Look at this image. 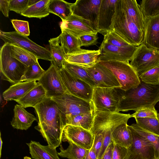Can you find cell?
Listing matches in <instances>:
<instances>
[{"label":"cell","mask_w":159,"mask_h":159,"mask_svg":"<svg viewBox=\"0 0 159 159\" xmlns=\"http://www.w3.org/2000/svg\"><path fill=\"white\" fill-rule=\"evenodd\" d=\"M68 143L69 145L66 149L63 148L61 144L60 145V151L57 152L58 156L68 159H82L89 150L83 148L73 143Z\"/></svg>","instance_id":"33"},{"label":"cell","mask_w":159,"mask_h":159,"mask_svg":"<svg viewBox=\"0 0 159 159\" xmlns=\"http://www.w3.org/2000/svg\"><path fill=\"white\" fill-rule=\"evenodd\" d=\"M112 30L131 45L138 46L143 42L144 34L125 11L122 0H117Z\"/></svg>","instance_id":"3"},{"label":"cell","mask_w":159,"mask_h":159,"mask_svg":"<svg viewBox=\"0 0 159 159\" xmlns=\"http://www.w3.org/2000/svg\"><path fill=\"white\" fill-rule=\"evenodd\" d=\"M140 80L149 84H159V66L145 72L139 76Z\"/></svg>","instance_id":"40"},{"label":"cell","mask_w":159,"mask_h":159,"mask_svg":"<svg viewBox=\"0 0 159 159\" xmlns=\"http://www.w3.org/2000/svg\"><path fill=\"white\" fill-rule=\"evenodd\" d=\"M29 148L30 153L34 159H60L56 148L49 145L43 146L39 142L31 141L26 143Z\"/></svg>","instance_id":"25"},{"label":"cell","mask_w":159,"mask_h":159,"mask_svg":"<svg viewBox=\"0 0 159 159\" xmlns=\"http://www.w3.org/2000/svg\"><path fill=\"white\" fill-rule=\"evenodd\" d=\"M51 98L58 105L64 120L66 115L75 116L94 111L92 102L68 93H65L60 96Z\"/></svg>","instance_id":"7"},{"label":"cell","mask_w":159,"mask_h":159,"mask_svg":"<svg viewBox=\"0 0 159 159\" xmlns=\"http://www.w3.org/2000/svg\"><path fill=\"white\" fill-rule=\"evenodd\" d=\"M117 0H102L97 20V31L104 35L112 30L113 19Z\"/></svg>","instance_id":"18"},{"label":"cell","mask_w":159,"mask_h":159,"mask_svg":"<svg viewBox=\"0 0 159 159\" xmlns=\"http://www.w3.org/2000/svg\"><path fill=\"white\" fill-rule=\"evenodd\" d=\"M0 10L5 16L8 17L10 9L9 0H0Z\"/></svg>","instance_id":"47"},{"label":"cell","mask_w":159,"mask_h":159,"mask_svg":"<svg viewBox=\"0 0 159 159\" xmlns=\"http://www.w3.org/2000/svg\"><path fill=\"white\" fill-rule=\"evenodd\" d=\"M128 127L132 136V143L127 148L125 159H157L153 145L145 137L140 135L130 125Z\"/></svg>","instance_id":"11"},{"label":"cell","mask_w":159,"mask_h":159,"mask_svg":"<svg viewBox=\"0 0 159 159\" xmlns=\"http://www.w3.org/2000/svg\"><path fill=\"white\" fill-rule=\"evenodd\" d=\"M60 71L68 93L92 102L93 88L73 76L63 67L60 69Z\"/></svg>","instance_id":"12"},{"label":"cell","mask_w":159,"mask_h":159,"mask_svg":"<svg viewBox=\"0 0 159 159\" xmlns=\"http://www.w3.org/2000/svg\"><path fill=\"white\" fill-rule=\"evenodd\" d=\"M136 124L143 129L159 136V117L135 118Z\"/></svg>","instance_id":"35"},{"label":"cell","mask_w":159,"mask_h":159,"mask_svg":"<svg viewBox=\"0 0 159 159\" xmlns=\"http://www.w3.org/2000/svg\"><path fill=\"white\" fill-rule=\"evenodd\" d=\"M138 48L133 45L126 48L117 47L103 40L99 49V61H115L129 62Z\"/></svg>","instance_id":"13"},{"label":"cell","mask_w":159,"mask_h":159,"mask_svg":"<svg viewBox=\"0 0 159 159\" xmlns=\"http://www.w3.org/2000/svg\"><path fill=\"white\" fill-rule=\"evenodd\" d=\"M103 36V41L114 46L126 48L132 45L124 40L113 30L110 31Z\"/></svg>","instance_id":"39"},{"label":"cell","mask_w":159,"mask_h":159,"mask_svg":"<svg viewBox=\"0 0 159 159\" xmlns=\"http://www.w3.org/2000/svg\"><path fill=\"white\" fill-rule=\"evenodd\" d=\"M61 30V33L58 36L65 54H72L80 50L81 46L79 39L65 30Z\"/></svg>","instance_id":"28"},{"label":"cell","mask_w":159,"mask_h":159,"mask_svg":"<svg viewBox=\"0 0 159 159\" xmlns=\"http://www.w3.org/2000/svg\"><path fill=\"white\" fill-rule=\"evenodd\" d=\"M25 108L20 104H16L14 109V116L11 124L12 127L18 129L26 130L33 122L37 120V118L27 112Z\"/></svg>","instance_id":"21"},{"label":"cell","mask_w":159,"mask_h":159,"mask_svg":"<svg viewBox=\"0 0 159 159\" xmlns=\"http://www.w3.org/2000/svg\"><path fill=\"white\" fill-rule=\"evenodd\" d=\"M135 131L145 137L153 145L157 159H159V136L148 131L139 126L136 123L130 125Z\"/></svg>","instance_id":"38"},{"label":"cell","mask_w":159,"mask_h":159,"mask_svg":"<svg viewBox=\"0 0 159 159\" xmlns=\"http://www.w3.org/2000/svg\"><path fill=\"white\" fill-rule=\"evenodd\" d=\"M50 0H41L27 7L20 14L29 18L41 19L48 16L50 13L48 4Z\"/></svg>","instance_id":"30"},{"label":"cell","mask_w":159,"mask_h":159,"mask_svg":"<svg viewBox=\"0 0 159 159\" xmlns=\"http://www.w3.org/2000/svg\"><path fill=\"white\" fill-rule=\"evenodd\" d=\"M73 4L63 0H50L48 9L50 13L59 16L64 21L72 14Z\"/></svg>","instance_id":"29"},{"label":"cell","mask_w":159,"mask_h":159,"mask_svg":"<svg viewBox=\"0 0 159 159\" xmlns=\"http://www.w3.org/2000/svg\"><path fill=\"white\" fill-rule=\"evenodd\" d=\"M102 1L77 0L72 6V14L91 22L97 31L98 18Z\"/></svg>","instance_id":"17"},{"label":"cell","mask_w":159,"mask_h":159,"mask_svg":"<svg viewBox=\"0 0 159 159\" xmlns=\"http://www.w3.org/2000/svg\"><path fill=\"white\" fill-rule=\"evenodd\" d=\"M29 0H9L10 11L21 14L28 7Z\"/></svg>","instance_id":"43"},{"label":"cell","mask_w":159,"mask_h":159,"mask_svg":"<svg viewBox=\"0 0 159 159\" xmlns=\"http://www.w3.org/2000/svg\"><path fill=\"white\" fill-rule=\"evenodd\" d=\"M45 71L40 66L38 61L27 67L24 75L21 78V82L38 81Z\"/></svg>","instance_id":"37"},{"label":"cell","mask_w":159,"mask_h":159,"mask_svg":"<svg viewBox=\"0 0 159 159\" xmlns=\"http://www.w3.org/2000/svg\"><path fill=\"white\" fill-rule=\"evenodd\" d=\"M39 1L40 0H29L28 7L36 3Z\"/></svg>","instance_id":"50"},{"label":"cell","mask_w":159,"mask_h":159,"mask_svg":"<svg viewBox=\"0 0 159 159\" xmlns=\"http://www.w3.org/2000/svg\"><path fill=\"white\" fill-rule=\"evenodd\" d=\"M112 140L114 144L126 148L131 146L132 136L127 123L121 124L115 129L112 134Z\"/></svg>","instance_id":"26"},{"label":"cell","mask_w":159,"mask_h":159,"mask_svg":"<svg viewBox=\"0 0 159 159\" xmlns=\"http://www.w3.org/2000/svg\"><path fill=\"white\" fill-rule=\"evenodd\" d=\"M3 142L2 140V139L1 136V134L0 133V158L1 157V152H2V145Z\"/></svg>","instance_id":"51"},{"label":"cell","mask_w":159,"mask_h":159,"mask_svg":"<svg viewBox=\"0 0 159 159\" xmlns=\"http://www.w3.org/2000/svg\"><path fill=\"white\" fill-rule=\"evenodd\" d=\"M98 62L109 69L115 76L121 90L126 91L136 87L140 84L139 77L129 62L115 61Z\"/></svg>","instance_id":"5"},{"label":"cell","mask_w":159,"mask_h":159,"mask_svg":"<svg viewBox=\"0 0 159 159\" xmlns=\"http://www.w3.org/2000/svg\"><path fill=\"white\" fill-rule=\"evenodd\" d=\"M93 136L94 139L92 147L94 150L98 158L103 145L104 137L102 134H96L93 135Z\"/></svg>","instance_id":"46"},{"label":"cell","mask_w":159,"mask_h":159,"mask_svg":"<svg viewBox=\"0 0 159 159\" xmlns=\"http://www.w3.org/2000/svg\"><path fill=\"white\" fill-rule=\"evenodd\" d=\"M84 68L93 81L95 87L104 88L120 87L119 83L112 72L98 62L91 67Z\"/></svg>","instance_id":"16"},{"label":"cell","mask_w":159,"mask_h":159,"mask_svg":"<svg viewBox=\"0 0 159 159\" xmlns=\"http://www.w3.org/2000/svg\"><path fill=\"white\" fill-rule=\"evenodd\" d=\"M159 117V114L158 113L155 107L142 108L136 111L134 113L131 115V117H134V118Z\"/></svg>","instance_id":"42"},{"label":"cell","mask_w":159,"mask_h":159,"mask_svg":"<svg viewBox=\"0 0 159 159\" xmlns=\"http://www.w3.org/2000/svg\"><path fill=\"white\" fill-rule=\"evenodd\" d=\"M63 67L74 77L85 82L93 88L95 87L93 81L84 68L66 61L64 64Z\"/></svg>","instance_id":"34"},{"label":"cell","mask_w":159,"mask_h":159,"mask_svg":"<svg viewBox=\"0 0 159 159\" xmlns=\"http://www.w3.org/2000/svg\"><path fill=\"white\" fill-rule=\"evenodd\" d=\"M47 97L45 90L41 84L38 83L33 89L16 102L25 108L30 107L34 108Z\"/></svg>","instance_id":"24"},{"label":"cell","mask_w":159,"mask_h":159,"mask_svg":"<svg viewBox=\"0 0 159 159\" xmlns=\"http://www.w3.org/2000/svg\"><path fill=\"white\" fill-rule=\"evenodd\" d=\"M0 73L1 79L14 84L21 82L27 66L12 56L10 44L5 43L0 49Z\"/></svg>","instance_id":"4"},{"label":"cell","mask_w":159,"mask_h":159,"mask_svg":"<svg viewBox=\"0 0 159 159\" xmlns=\"http://www.w3.org/2000/svg\"><path fill=\"white\" fill-rule=\"evenodd\" d=\"M82 159H97V157L92 147L88 151Z\"/></svg>","instance_id":"49"},{"label":"cell","mask_w":159,"mask_h":159,"mask_svg":"<svg viewBox=\"0 0 159 159\" xmlns=\"http://www.w3.org/2000/svg\"><path fill=\"white\" fill-rule=\"evenodd\" d=\"M122 2L128 15L144 34L145 20L140 5L135 0H122Z\"/></svg>","instance_id":"23"},{"label":"cell","mask_w":159,"mask_h":159,"mask_svg":"<svg viewBox=\"0 0 159 159\" xmlns=\"http://www.w3.org/2000/svg\"><path fill=\"white\" fill-rule=\"evenodd\" d=\"M100 51L81 49L71 54L65 55V59L68 63L84 68L91 67L99 62Z\"/></svg>","instance_id":"19"},{"label":"cell","mask_w":159,"mask_h":159,"mask_svg":"<svg viewBox=\"0 0 159 159\" xmlns=\"http://www.w3.org/2000/svg\"><path fill=\"white\" fill-rule=\"evenodd\" d=\"M127 153V148L113 143L111 159H125Z\"/></svg>","instance_id":"45"},{"label":"cell","mask_w":159,"mask_h":159,"mask_svg":"<svg viewBox=\"0 0 159 159\" xmlns=\"http://www.w3.org/2000/svg\"><path fill=\"white\" fill-rule=\"evenodd\" d=\"M10 46L11 56L27 66L38 61L35 55L18 45L11 43Z\"/></svg>","instance_id":"31"},{"label":"cell","mask_w":159,"mask_h":159,"mask_svg":"<svg viewBox=\"0 0 159 159\" xmlns=\"http://www.w3.org/2000/svg\"><path fill=\"white\" fill-rule=\"evenodd\" d=\"M129 64L139 77L159 66V51L149 48L142 43L138 46Z\"/></svg>","instance_id":"8"},{"label":"cell","mask_w":159,"mask_h":159,"mask_svg":"<svg viewBox=\"0 0 159 159\" xmlns=\"http://www.w3.org/2000/svg\"><path fill=\"white\" fill-rule=\"evenodd\" d=\"M94 113L93 111L75 116L66 115L64 117L65 126H77L90 131L93 124Z\"/></svg>","instance_id":"27"},{"label":"cell","mask_w":159,"mask_h":159,"mask_svg":"<svg viewBox=\"0 0 159 159\" xmlns=\"http://www.w3.org/2000/svg\"><path fill=\"white\" fill-rule=\"evenodd\" d=\"M24 159H31L30 157L27 156L25 157L24 158Z\"/></svg>","instance_id":"52"},{"label":"cell","mask_w":159,"mask_h":159,"mask_svg":"<svg viewBox=\"0 0 159 159\" xmlns=\"http://www.w3.org/2000/svg\"><path fill=\"white\" fill-rule=\"evenodd\" d=\"M113 146L112 142L110 144L101 159H111Z\"/></svg>","instance_id":"48"},{"label":"cell","mask_w":159,"mask_h":159,"mask_svg":"<svg viewBox=\"0 0 159 159\" xmlns=\"http://www.w3.org/2000/svg\"><path fill=\"white\" fill-rule=\"evenodd\" d=\"M143 42L149 48L159 51V15L145 18Z\"/></svg>","instance_id":"20"},{"label":"cell","mask_w":159,"mask_h":159,"mask_svg":"<svg viewBox=\"0 0 159 159\" xmlns=\"http://www.w3.org/2000/svg\"><path fill=\"white\" fill-rule=\"evenodd\" d=\"M48 42L53 60L52 61L60 69L66 61V54L61 45L59 36L50 39Z\"/></svg>","instance_id":"32"},{"label":"cell","mask_w":159,"mask_h":159,"mask_svg":"<svg viewBox=\"0 0 159 159\" xmlns=\"http://www.w3.org/2000/svg\"><path fill=\"white\" fill-rule=\"evenodd\" d=\"M38 84L36 81L20 82L11 85L4 92L2 96L6 101H15L24 97Z\"/></svg>","instance_id":"22"},{"label":"cell","mask_w":159,"mask_h":159,"mask_svg":"<svg viewBox=\"0 0 159 159\" xmlns=\"http://www.w3.org/2000/svg\"><path fill=\"white\" fill-rule=\"evenodd\" d=\"M116 89L119 98L117 112L155 107L159 102V84H147L141 80L138 86L127 91Z\"/></svg>","instance_id":"2"},{"label":"cell","mask_w":159,"mask_h":159,"mask_svg":"<svg viewBox=\"0 0 159 159\" xmlns=\"http://www.w3.org/2000/svg\"><path fill=\"white\" fill-rule=\"evenodd\" d=\"M11 22L16 31L21 35L28 36L30 34L29 22L27 21L12 19Z\"/></svg>","instance_id":"41"},{"label":"cell","mask_w":159,"mask_h":159,"mask_svg":"<svg viewBox=\"0 0 159 159\" xmlns=\"http://www.w3.org/2000/svg\"><path fill=\"white\" fill-rule=\"evenodd\" d=\"M1 39L5 43L18 45L35 55L39 59L52 61V58L49 50L36 44L27 36L16 31L5 32L0 30Z\"/></svg>","instance_id":"6"},{"label":"cell","mask_w":159,"mask_h":159,"mask_svg":"<svg viewBox=\"0 0 159 159\" xmlns=\"http://www.w3.org/2000/svg\"><path fill=\"white\" fill-rule=\"evenodd\" d=\"M60 27L79 39L84 35L98 33L91 22L73 14L62 21Z\"/></svg>","instance_id":"15"},{"label":"cell","mask_w":159,"mask_h":159,"mask_svg":"<svg viewBox=\"0 0 159 159\" xmlns=\"http://www.w3.org/2000/svg\"><path fill=\"white\" fill-rule=\"evenodd\" d=\"M38 83L45 90L47 97L52 98L68 93L61 79L60 69L52 61Z\"/></svg>","instance_id":"10"},{"label":"cell","mask_w":159,"mask_h":159,"mask_svg":"<svg viewBox=\"0 0 159 159\" xmlns=\"http://www.w3.org/2000/svg\"><path fill=\"white\" fill-rule=\"evenodd\" d=\"M38 121L34 127L51 147L56 148L61 143L65 126L62 113L51 98L47 97L34 108Z\"/></svg>","instance_id":"1"},{"label":"cell","mask_w":159,"mask_h":159,"mask_svg":"<svg viewBox=\"0 0 159 159\" xmlns=\"http://www.w3.org/2000/svg\"><path fill=\"white\" fill-rule=\"evenodd\" d=\"M139 5L145 18L159 15V0H143Z\"/></svg>","instance_id":"36"},{"label":"cell","mask_w":159,"mask_h":159,"mask_svg":"<svg viewBox=\"0 0 159 159\" xmlns=\"http://www.w3.org/2000/svg\"><path fill=\"white\" fill-rule=\"evenodd\" d=\"M98 34L85 35L79 38L81 47H89L96 45L98 43Z\"/></svg>","instance_id":"44"},{"label":"cell","mask_w":159,"mask_h":159,"mask_svg":"<svg viewBox=\"0 0 159 159\" xmlns=\"http://www.w3.org/2000/svg\"><path fill=\"white\" fill-rule=\"evenodd\" d=\"M119 100L116 88H93L92 102L94 112H117Z\"/></svg>","instance_id":"9"},{"label":"cell","mask_w":159,"mask_h":159,"mask_svg":"<svg viewBox=\"0 0 159 159\" xmlns=\"http://www.w3.org/2000/svg\"><path fill=\"white\" fill-rule=\"evenodd\" d=\"M93 139L90 131L81 127L66 125L62 131V142H71L87 150L92 148Z\"/></svg>","instance_id":"14"}]
</instances>
